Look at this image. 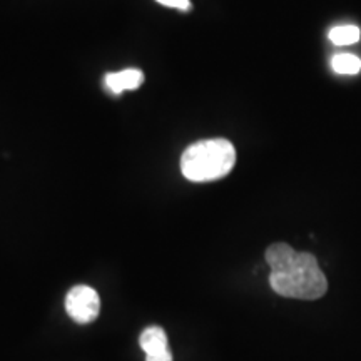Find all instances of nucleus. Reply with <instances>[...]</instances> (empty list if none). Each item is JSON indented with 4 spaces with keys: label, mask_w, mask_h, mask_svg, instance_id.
<instances>
[{
    "label": "nucleus",
    "mask_w": 361,
    "mask_h": 361,
    "mask_svg": "<svg viewBox=\"0 0 361 361\" xmlns=\"http://www.w3.org/2000/svg\"><path fill=\"white\" fill-rule=\"evenodd\" d=\"M328 39L335 45H353L360 42L361 39V29L355 24H341L333 27L328 32Z\"/></svg>",
    "instance_id": "obj_6"
},
{
    "label": "nucleus",
    "mask_w": 361,
    "mask_h": 361,
    "mask_svg": "<svg viewBox=\"0 0 361 361\" xmlns=\"http://www.w3.org/2000/svg\"><path fill=\"white\" fill-rule=\"evenodd\" d=\"M156 2L164 7L178 8V11H183V12H186L191 8V0H156Z\"/></svg>",
    "instance_id": "obj_8"
},
{
    "label": "nucleus",
    "mask_w": 361,
    "mask_h": 361,
    "mask_svg": "<svg viewBox=\"0 0 361 361\" xmlns=\"http://www.w3.org/2000/svg\"><path fill=\"white\" fill-rule=\"evenodd\" d=\"M331 69L340 75H356L361 71V59L348 52L336 54L331 59Z\"/></svg>",
    "instance_id": "obj_7"
},
{
    "label": "nucleus",
    "mask_w": 361,
    "mask_h": 361,
    "mask_svg": "<svg viewBox=\"0 0 361 361\" xmlns=\"http://www.w3.org/2000/svg\"><path fill=\"white\" fill-rule=\"evenodd\" d=\"M66 311L75 323H92L101 311V300L94 288L79 284L67 293Z\"/></svg>",
    "instance_id": "obj_3"
},
{
    "label": "nucleus",
    "mask_w": 361,
    "mask_h": 361,
    "mask_svg": "<svg viewBox=\"0 0 361 361\" xmlns=\"http://www.w3.org/2000/svg\"><path fill=\"white\" fill-rule=\"evenodd\" d=\"M146 361H173V353L162 355V356H154V358H146Z\"/></svg>",
    "instance_id": "obj_9"
},
{
    "label": "nucleus",
    "mask_w": 361,
    "mask_h": 361,
    "mask_svg": "<svg viewBox=\"0 0 361 361\" xmlns=\"http://www.w3.org/2000/svg\"><path fill=\"white\" fill-rule=\"evenodd\" d=\"M236 164V149L228 139H204L189 146L180 156V173L192 183L223 179Z\"/></svg>",
    "instance_id": "obj_2"
},
{
    "label": "nucleus",
    "mask_w": 361,
    "mask_h": 361,
    "mask_svg": "<svg viewBox=\"0 0 361 361\" xmlns=\"http://www.w3.org/2000/svg\"><path fill=\"white\" fill-rule=\"evenodd\" d=\"M271 290L293 300H318L328 290V281L311 252H296L286 243H274L266 250Z\"/></svg>",
    "instance_id": "obj_1"
},
{
    "label": "nucleus",
    "mask_w": 361,
    "mask_h": 361,
    "mask_svg": "<svg viewBox=\"0 0 361 361\" xmlns=\"http://www.w3.org/2000/svg\"><path fill=\"white\" fill-rule=\"evenodd\" d=\"M144 82V72L134 67L129 69L119 71V72H109V74L104 75V85L109 92L121 96L124 90H135L141 87Z\"/></svg>",
    "instance_id": "obj_4"
},
{
    "label": "nucleus",
    "mask_w": 361,
    "mask_h": 361,
    "mask_svg": "<svg viewBox=\"0 0 361 361\" xmlns=\"http://www.w3.org/2000/svg\"><path fill=\"white\" fill-rule=\"evenodd\" d=\"M139 345L144 353H146V358H154V356H162L171 353L169 343H168V335L161 326H149L144 329L139 336Z\"/></svg>",
    "instance_id": "obj_5"
}]
</instances>
